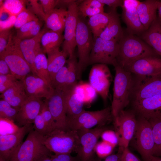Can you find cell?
Instances as JSON below:
<instances>
[{"label":"cell","instance_id":"obj_41","mask_svg":"<svg viewBox=\"0 0 161 161\" xmlns=\"http://www.w3.org/2000/svg\"><path fill=\"white\" fill-rule=\"evenodd\" d=\"M33 128L39 134L45 136L50 132L48 127L40 113L35 119Z\"/></svg>","mask_w":161,"mask_h":161},{"label":"cell","instance_id":"obj_9","mask_svg":"<svg viewBox=\"0 0 161 161\" xmlns=\"http://www.w3.org/2000/svg\"><path fill=\"white\" fill-rule=\"evenodd\" d=\"M118 43L103 39L100 37L94 38L93 47L88 65L97 64H118Z\"/></svg>","mask_w":161,"mask_h":161},{"label":"cell","instance_id":"obj_17","mask_svg":"<svg viewBox=\"0 0 161 161\" xmlns=\"http://www.w3.org/2000/svg\"><path fill=\"white\" fill-rule=\"evenodd\" d=\"M33 128L31 125L20 127L14 134L0 135V157L8 161L15 151L20 146L26 134Z\"/></svg>","mask_w":161,"mask_h":161},{"label":"cell","instance_id":"obj_43","mask_svg":"<svg viewBox=\"0 0 161 161\" xmlns=\"http://www.w3.org/2000/svg\"><path fill=\"white\" fill-rule=\"evenodd\" d=\"M114 148L110 144L102 141L97 143L95 148V154L97 157L104 158L112 154Z\"/></svg>","mask_w":161,"mask_h":161},{"label":"cell","instance_id":"obj_27","mask_svg":"<svg viewBox=\"0 0 161 161\" xmlns=\"http://www.w3.org/2000/svg\"><path fill=\"white\" fill-rule=\"evenodd\" d=\"M67 9L64 7L55 8L46 18L44 21L46 28L62 33L64 30Z\"/></svg>","mask_w":161,"mask_h":161},{"label":"cell","instance_id":"obj_14","mask_svg":"<svg viewBox=\"0 0 161 161\" xmlns=\"http://www.w3.org/2000/svg\"><path fill=\"white\" fill-rule=\"evenodd\" d=\"M137 76L134 78L132 101L161 94V73L151 77Z\"/></svg>","mask_w":161,"mask_h":161},{"label":"cell","instance_id":"obj_23","mask_svg":"<svg viewBox=\"0 0 161 161\" xmlns=\"http://www.w3.org/2000/svg\"><path fill=\"white\" fill-rule=\"evenodd\" d=\"M0 97L14 107L19 109L28 97L22 81L18 80L0 95Z\"/></svg>","mask_w":161,"mask_h":161},{"label":"cell","instance_id":"obj_36","mask_svg":"<svg viewBox=\"0 0 161 161\" xmlns=\"http://www.w3.org/2000/svg\"><path fill=\"white\" fill-rule=\"evenodd\" d=\"M66 62L68 72L66 88L64 92L74 88L78 83V61L75 55L72 58H69Z\"/></svg>","mask_w":161,"mask_h":161},{"label":"cell","instance_id":"obj_48","mask_svg":"<svg viewBox=\"0 0 161 161\" xmlns=\"http://www.w3.org/2000/svg\"><path fill=\"white\" fill-rule=\"evenodd\" d=\"M39 19L29 22L22 26L17 30L16 37L22 40L24 37L32 29L33 27L39 22Z\"/></svg>","mask_w":161,"mask_h":161},{"label":"cell","instance_id":"obj_15","mask_svg":"<svg viewBox=\"0 0 161 161\" xmlns=\"http://www.w3.org/2000/svg\"><path fill=\"white\" fill-rule=\"evenodd\" d=\"M44 101L47 104L56 129H68L64 92L54 89L50 96Z\"/></svg>","mask_w":161,"mask_h":161},{"label":"cell","instance_id":"obj_25","mask_svg":"<svg viewBox=\"0 0 161 161\" xmlns=\"http://www.w3.org/2000/svg\"><path fill=\"white\" fill-rule=\"evenodd\" d=\"M158 0H146L140 1L137 11L140 21L146 30L157 18Z\"/></svg>","mask_w":161,"mask_h":161},{"label":"cell","instance_id":"obj_44","mask_svg":"<svg viewBox=\"0 0 161 161\" xmlns=\"http://www.w3.org/2000/svg\"><path fill=\"white\" fill-rule=\"evenodd\" d=\"M40 113L48 127L50 132L56 129L52 116L49 110L47 104L45 101Z\"/></svg>","mask_w":161,"mask_h":161},{"label":"cell","instance_id":"obj_52","mask_svg":"<svg viewBox=\"0 0 161 161\" xmlns=\"http://www.w3.org/2000/svg\"><path fill=\"white\" fill-rule=\"evenodd\" d=\"M123 151L119 149L117 153L112 154L104 158H100L96 155L92 161H122Z\"/></svg>","mask_w":161,"mask_h":161},{"label":"cell","instance_id":"obj_46","mask_svg":"<svg viewBox=\"0 0 161 161\" xmlns=\"http://www.w3.org/2000/svg\"><path fill=\"white\" fill-rule=\"evenodd\" d=\"M29 8L36 16L41 20L45 21L46 16L42 6L37 0H30Z\"/></svg>","mask_w":161,"mask_h":161},{"label":"cell","instance_id":"obj_28","mask_svg":"<svg viewBox=\"0 0 161 161\" xmlns=\"http://www.w3.org/2000/svg\"><path fill=\"white\" fill-rule=\"evenodd\" d=\"M47 55L48 71L51 83L58 72L66 62L67 54L58 48L50 51Z\"/></svg>","mask_w":161,"mask_h":161},{"label":"cell","instance_id":"obj_13","mask_svg":"<svg viewBox=\"0 0 161 161\" xmlns=\"http://www.w3.org/2000/svg\"><path fill=\"white\" fill-rule=\"evenodd\" d=\"M89 83L106 102L109 97V90L112 80L110 70L107 65L95 64L92 67L89 76Z\"/></svg>","mask_w":161,"mask_h":161},{"label":"cell","instance_id":"obj_20","mask_svg":"<svg viewBox=\"0 0 161 161\" xmlns=\"http://www.w3.org/2000/svg\"><path fill=\"white\" fill-rule=\"evenodd\" d=\"M47 30L46 29L44 28L36 36L32 38L22 40L18 38L20 49L30 65L32 72L35 75H36L34 64L35 58L37 54L42 49L41 47V38Z\"/></svg>","mask_w":161,"mask_h":161},{"label":"cell","instance_id":"obj_2","mask_svg":"<svg viewBox=\"0 0 161 161\" xmlns=\"http://www.w3.org/2000/svg\"><path fill=\"white\" fill-rule=\"evenodd\" d=\"M118 64L125 69L134 61L149 56H159L154 49L140 38L129 33L118 42Z\"/></svg>","mask_w":161,"mask_h":161},{"label":"cell","instance_id":"obj_4","mask_svg":"<svg viewBox=\"0 0 161 161\" xmlns=\"http://www.w3.org/2000/svg\"><path fill=\"white\" fill-rule=\"evenodd\" d=\"M44 136L32 129L8 161H37L50 155V152L44 145Z\"/></svg>","mask_w":161,"mask_h":161},{"label":"cell","instance_id":"obj_55","mask_svg":"<svg viewBox=\"0 0 161 161\" xmlns=\"http://www.w3.org/2000/svg\"><path fill=\"white\" fill-rule=\"evenodd\" d=\"M41 26V23L39 21L24 37L22 40L32 38L36 36L40 32Z\"/></svg>","mask_w":161,"mask_h":161},{"label":"cell","instance_id":"obj_21","mask_svg":"<svg viewBox=\"0 0 161 161\" xmlns=\"http://www.w3.org/2000/svg\"><path fill=\"white\" fill-rule=\"evenodd\" d=\"M133 110L146 118L161 112V94L132 101Z\"/></svg>","mask_w":161,"mask_h":161},{"label":"cell","instance_id":"obj_47","mask_svg":"<svg viewBox=\"0 0 161 161\" xmlns=\"http://www.w3.org/2000/svg\"><path fill=\"white\" fill-rule=\"evenodd\" d=\"M100 137L102 141L110 144L114 147L118 144L119 138L116 131L106 129L102 133Z\"/></svg>","mask_w":161,"mask_h":161},{"label":"cell","instance_id":"obj_50","mask_svg":"<svg viewBox=\"0 0 161 161\" xmlns=\"http://www.w3.org/2000/svg\"><path fill=\"white\" fill-rule=\"evenodd\" d=\"M39 1L47 17L57 5L58 0H40Z\"/></svg>","mask_w":161,"mask_h":161},{"label":"cell","instance_id":"obj_30","mask_svg":"<svg viewBox=\"0 0 161 161\" xmlns=\"http://www.w3.org/2000/svg\"><path fill=\"white\" fill-rule=\"evenodd\" d=\"M64 40L62 33L47 30L42 35L41 44L43 52L45 53L59 48Z\"/></svg>","mask_w":161,"mask_h":161},{"label":"cell","instance_id":"obj_38","mask_svg":"<svg viewBox=\"0 0 161 161\" xmlns=\"http://www.w3.org/2000/svg\"><path fill=\"white\" fill-rule=\"evenodd\" d=\"M19 109L11 106L7 101L0 100V118H6L15 121Z\"/></svg>","mask_w":161,"mask_h":161},{"label":"cell","instance_id":"obj_3","mask_svg":"<svg viewBox=\"0 0 161 161\" xmlns=\"http://www.w3.org/2000/svg\"><path fill=\"white\" fill-rule=\"evenodd\" d=\"M44 143L54 154L76 153L80 145L77 131L69 129H55L44 137Z\"/></svg>","mask_w":161,"mask_h":161},{"label":"cell","instance_id":"obj_37","mask_svg":"<svg viewBox=\"0 0 161 161\" xmlns=\"http://www.w3.org/2000/svg\"><path fill=\"white\" fill-rule=\"evenodd\" d=\"M67 72V67L64 66L58 72L51 83L54 89L63 92L65 91Z\"/></svg>","mask_w":161,"mask_h":161},{"label":"cell","instance_id":"obj_40","mask_svg":"<svg viewBox=\"0 0 161 161\" xmlns=\"http://www.w3.org/2000/svg\"><path fill=\"white\" fill-rule=\"evenodd\" d=\"M20 127L10 120L0 118V135H6L17 132Z\"/></svg>","mask_w":161,"mask_h":161},{"label":"cell","instance_id":"obj_16","mask_svg":"<svg viewBox=\"0 0 161 161\" xmlns=\"http://www.w3.org/2000/svg\"><path fill=\"white\" fill-rule=\"evenodd\" d=\"M124 69L137 76H154L161 73V58L158 56L144 57L134 61Z\"/></svg>","mask_w":161,"mask_h":161},{"label":"cell","instance_id":"obj_54","mask_svg":"<svg viewBox=\"0 0 161 161\" xmlns=\"http://www.w3.org/2000/svg\"><path fill=\"white\" fill-rule=\"evenodd\" d=\"M122 161H140L129 149L128 147L123 149L122 154Z\"/></svg>","mask_w":161,"mask_h":161},{"label":"cell","instance_id":"obj_34","mask_svg":"<svg viewBox=\"0 0 161 161\" xmlns=\"http://www.w3.org/2000/svg\"><path fill=\"white\" fill-rule=\"evenodd\" d=\"M44 53L42 49L36 55L34 62L36 74L51 86L48 71L47 58Z\"/></svg>","mask_w":161,"mask_h":161},{"label":"cell","instance_id":"obj_24","mask_svg":"<svg viewBox=\"0 0 161 161\" xmlns=\"http://www.w3.org/2000/svg\"><path fill=\"white\" fill-rule=\"evenodd\" d=\"M109 22L99 37L108 41L118 43L124 34L116 9H112Z\"/></svg>","mask_w":161,"mask_h":161},{"label":"cell","instance_id":"obj_22","mask_svg":"<svg viewBox=\"0 0 161 161\" xmlns=\"http://www.w3.org/2000/svg\"><path fill=\"white\" fill-rule=\"evenodd\" d=\"M139 36L161 58V21L158 16L150 27Z\"/></svg>","mask_w":161,"mask_h":161},{"label":"cell","instance_id":"obj_59","mask_svg":"<svg viewBox=\"0 0 161 161\" xmlns=\"http://www.w3.org/2000/svg\"><path fill=\"white\" fill-rule=\"evenodd\" d=\"M140 1L137 0H124L122 7L125 8H137Z\"/></svg>","mask_w":161,"mask_h":161},{"label":"cell","instance_id":"obj_51","mask_svg":"<svg viewBox=\"0 0 161 161\" xmlns=\"http://www.w3.org/2000/svg\"><path fill=\"white\" fill-rule=\"evenodd\" d=\"M10 30H3L0 32V53L5 49L12 35Z\"/></svg>","mask_w":161,"mask_h":161},{"label":"cell","instance_id":"obj_6","mask_svg":"<svg viewBox=\"0 0 161 161\" xmlns=\"http://www.w3.org/2000/svg\"><path fill=\"white\" fill-rule=\"evenodd\" d=\"M18 39L11 36L4 50L0 53V58L8 64L12 75L18 80H23L31 72V67L21 51L18 44Z\"/></svg>","mask_w":161,"mask_h":161},{"label":"cell","instance_id":"obj_57","mask_svg":"<svg viewBox=\"0 0 161 161\" xmlns=\"http://www.w3.org/2000/svg\"><path fill=\"white\" fill-rule=\"evenodd\" d=\"M83 4L93 7L104 9V4L98 0H85L83 1Z\"/></svg>","mask_w":161,"mask_h":161},{"label":"cell","instance_id":"obj_49","mask_svg":"<svg viewBox=\"0 0 161 161\" xmlns=\"http://www.w3.org/2000/svg\"><path fill=\"white\" fill-rule=\"evenodd\" d=\"M50 157L51 161H81L78 155L73 156L71 154H51Z\"/></svg>","mask_w":161,"mask_h":161},{"label":"cell","instance_id":"obj_45","mask_svg":"<svg viewBox=\"0 0 161 161\" xmlns=\"http://www.w3.org/2000/svg\"><path fill=\"white\" fill-rule=\"evenodd\" d=\"M18 80L12 74L0 75V93L1 94L12 86Z\"/></svg>","mask_w":161,"mask_h":161},{"label":"cell","instance_id":"obj_62","mask_svg":"<svg viewBox=\"0 0 161 161\" xmlns=\"http://www.w3.org/2000/svg\"><path fill=\"white\" fill-rule=\"evenodd\" d=\"M151 161H161V157L153 156Z\"/></svg>","mask_w":161,"mask_h":161},{"label":"cell","instance_id":"obj_56","mask_svg":"<svg viewBox=\"0 0 161 161\" xmlns=\"http://www.w3.org/2000/svg\"><path fill=\"white\" fill-rule=\"evenodd\" d=\"M101 3L109 6L112 9H116L118 7H121L123 0H98Z\"/></svg>","mask_w":161,"mask_h":161},{"label":"cell","instance_id":"obj_11","mask_svg":"<svg viewBox=\"0 0 161 161\" xmlns=\"http://www.w3.org/2000/svg\"><path fill=\"white\" fill-rule=\"evenodd\" d=\"M106 130L104 126L77 131L80 147L77 152L81 161H92L95 156V148L102 133Z\"/></svg>","mask_w":161,"mask_h":161},{"label":"cell","instance_id":"obj_19","mask_svg":"<svg viewBox=\"0 0 161 161\" xmlns=\"http://www.w3.org/2000/svg\"><path fill=\"white\" fill-rule=\"evenodd\" d=\"M22 81L28 97L47 99L54 90L51 85L33 74H29Z\"/></svg>","mask_w":161,"mask_h":161},{"label":"cell","instance_id":"obj_18","mask_svg":"<svg viewBox=\"0 0 161 161\" xmlns=\"http://www.w3.org/2000/svg\"><path fill=\"white\" fill-rule=\"evenodd\" d=\"M44 103L41 98L28 97L19 109L15 121L20 127L32 124L40 113Z\"/></svg>","mask_w":161,"mask_h":161},{"label":"cell","instance_id":"obj_42","mask_svg":"<svg viewBox=\"0 0 161 161\" xmlns=\"http://www.w3.org/2000/svg\"><path fill=\"white\" fill-rule=\"evenodd\" d=\"M79 16L85 18H89L98 14L104 12V9L95 8L82 3L78 6Z\"/></svg>","mask_w":161,"mask_h":161},{"label":"cell","instance_id":"obj_53","mask_svg":"<svg viewBox=\"0 0 161 161\" xmlns=\"http://www.w3.org/2000/svg\"><path fill=\"white\" fill-rule=\"evenodd\" d=\"M16 17L15 16H10L5 19L0 20V31L10 30L13 26H14Z\"/></svg>","mask_w":161,"mask_h":161},{"label":"cell","instance_id":"obj_60","mask_svg":"<svg viewBox=\"0 0 161 161\" xmlns=\"http://www.w3.org/2000/svg\"><path fill=\"white\" fill-rule=\"evenodd\" d=\"M157 10L158 11V18L161 21V1H159L158 2Z\"/></svg>","mask_w":161,"mask_h":161},{"label":"cell","instance_id":"obj_39","mask_svg":"<svg viewBox=\"0 0 161 161\" xmlns=\"http://www.w3.org/2000/svg\"><path fill=\"white\" fill-rule=\"evenodd\" d=\"M38 19L29 8H26L17 16L14 27L18 29L25 24Z\"/></svg>","mask_w":161,"mask_h":161},{"label":"cell","instance_id":"obj_32","mask_svg":"<svg viewBox=\"0 0 161 161\" xmlns=\"http://www.w3.org/2000/svg\"><path fill=\"white\" fill-rule=\"evenodd\" d=\"M146 119L150 123L152 130L154 143L153 156L161 157V112Z\"/></svg>","mask_w":161,"mask_h":161},{"label":"cell","instance_id":"obj_26","mask_svg":"<svg viewBox=\"0 0 161 161\" xmlns=\"http://www.w3.org/2000/svg\"><path fill=\"white\" fill-rule=\"evenodd\" d=\"M122 9V17L126 24L128 33L139 35L145 30L142 24L137 11V8Z\"/></svg>","mask_w":161,"mask_h":161},{"label":"cell","instance_id":"obj_29","mask_svg":"<svg viewBox=\"0 0 161 161\" xmlns=\"http://www.w3.org/2000/svg\"><path fill=\"white\" fill-rule=\"evenodd\" d=\"M65 105L67 118L74 117L84 110L83 101L77 96L74 88L64 92Z\"/></svg>","mask_w":161,"mask_h":161},{"label":"cell","instance_id":"obj_5","mask_svg":"<svg viewBox=\"0 0 161 161\" xmlns=\"http://www.w3.org/2000/svg\"><path fill=\"white\" fill-rule=\"evenodd\" d=\"M75 41L78 47V80L81 79L83 72L88 65L93 47L94 38L85 18L79 16L77 27Z\"/></svg>","mask_w":161,"mask_h":161},{"label":"cell","instance_id":"obj_35","mask_svg":"<svg viewBox=\"0 0 161 161\" xmlns=\"http://www.w3.org/2000/svg\"><path fill=\"white\" fill-rule=\"evenodd\" d=\"M27 1L22 0H6L0 6V15L4 13L9 16H17L26 8Z\"/></svg>","mask_w":161,"mask_h":161},{"label":"cell","instance_id":"obj_7","mask_svg":"<svg viewBox=\"0 0 161 161\" xmlns=\"http://www.w3.org/2000/svg\"><path fill=\"white\" fill-rule=\"evenodd\" d=\"M114 120L111 107L96 111L84 110L78 115L67 119L68 129L76 131L105 126Z\"/></svg>","mask_w":161,"mask_h":161},{"label":"cell","instance_id":"obj_10","mask_svg":"<svg viewBox=\"0 0 161 161\" xmlns=\"http://www.w3.org/2000/svg\"><path fill=\"white\" fill-rule=\"evenodd\" d=\"M137 115L132 110L121 111L114 120L116 131L119 138V149L123 150L128 147L132 139L136 129Z\"/></svg>","mask_w":161,"mask_h":161},{"label":"cell","instance_id":"obj_1","mask_svg":"<svg viewBox=\"0 0 161 161\" xmlns=\"http://www.w3.org/2000/svg\"><path fill=\"white\" fill-rule=\"evenodd\" d=\"M114 67L115 75L111 106L114 120L130 102L134 84V78L132 73L118 64Z\"/></svg>","mask_w":161,"mask_h":161},{"label":"cell","instance_id":"obj_33","mask_svg":"<svg viewBox=\"0 0 161 161\" xmlns=\"http://www.w3.org/2000/svg\"><path fill=\"white\" fill-rule=\"evenodd\" d=\"M74 91L84 104H90L96 99L97 94L89 83L80 82L78 83Z\"/></svg>","mask_w":161,"mask_h":161},{"label":"cell","instance_id":"obj_8","mask_svg":"<svg viewBox=\"0 0 161 161\" xmlns=\"http://www.w3.org/2000/svg\"><path fill=\"white\" fill-rule=\"evenodd\" d=\"M137 125L132 139L136 149L144 161H151L154 143L151 124L145 118L137 115Z\"/></svg>","mask_w":161,"mask_h":161},{"label":"cell","instance_id":"obj_58","mask_svg":"<svg viewBox=\"0 0 161 161\" xmlns=\"http://www.w3.org/2000/svg\"><path fill=\"white\" fill-rule=\"evenodd\" d=\"M11 74L10 69L5 61L0 58V75Z\"/></svg>","mask_w":161,"mask_h":161},{"label":"cell","instance_id":"obj_12","mask_svg":"<svg viewBox=\"0 0 161 161\" xmlns=\"http://www.w3.org/2000/svg\"><path fill=\"white\" fill-rule=\"evenodd\" d=\"M79 17L78 5L75 0L68 7L67 13L64 29L62 50L71 58L75 54L76 46V31Z\"/></svg>","mask_w":161,"mask_h":161},{"label":"cell","instance_id":"obj_31","mask_svg":"<svg viewBox=\"0 0 161 161\" xmlns=\"http://www.w3.org/2000/svg\"><path fill=\"white\" fill-rule=\"evenodd\" d=\"M110 16V12L100 13L89 18L88 23L94 38L99 37L108 25Z\"/></svg>","mask_w":161,"mask_h":161},{"label":"cell","instance_id":"obj_61","mask_svg":"<svg viewBox=\"0 0 161 161\" xmlns=\"http://www.w3.org/2000/svg\"><path fill=\"white\" fill-rule=\"evenodd\" d=\"M50 155L45 156L41 157L37 161H51Z\"/></svg>","mask_w":161,"mask_h":161}]
</instances>
